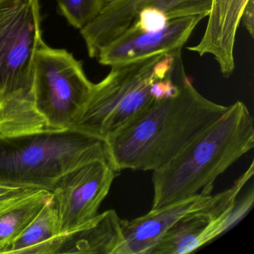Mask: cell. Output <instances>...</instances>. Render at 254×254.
<instances>
[{
  "label": "cell",
  "mask_w": 254,
  "mask_h": 254,
  "mask_svg": "<svg viewBox=\"0 0 254 254\" xmlns=\"http://www.w3.org/2000/svg\"><path fill=\"white\" fill-rule=\"evenodd\" d=\"M228 108L202 96L187 76L176 95L154 102L105 139L108 163L117 172L157 170L221 118Z\"/></svg>",
  "instance_id": "1"
},
{
  "label": "cell",
  "mask_w": 254,
  "mask_h": 254,
  "mask_svg": "<svg viewBox=\"0 0 254 254\" xmlns=\"http://www.w3.org/2000/svg\"><path fill=\"white\" fill-rule=\"evenodd\" d=\"M254 147V119L243 102L225 114L152 175L151 209L197 194L210 195L217 178Z\"/></svg>",
  "instance_id": "2"
},
{
  "label": "cell",
  "mask_w": 254,
  "mask_h": 254,
  "mask_svg": "<svg viewBox=\"0 0 254 254\" xmlns=\"http://www.w3.org/2000/svg\"><path fill=\"white\" fill-rule=\"evenodd\" d=\"M44 43L40 0H0V134L47 129L33 97L35 59Z\"/></svg>",
  "instance_id": "3"
},
{
  "label": "cell",
  "mask_w": 254,
  "mask_h": 254,
  "mask_svg": "<svg viewBox=\"0 0 254 254\" xmlns=\"http://www.w3.org/2000/svg\"><path fill=\"white\" fill-rule=\"evenodd\" d=\"M108 160L105 141L73 128L0 134V184L52 191L64 175Z\"/></svg>",
  "instance_id": "4"
},
{
  "label": "cell",
  "mask_w": 254,
  "mask_h": 254,
  "mask_svg": "<svg viewBox=\"0 0 254 254\" xmlns=\"http://www.w3.org/2000/svg\"><path fill=\"white\" fill-rule=\"evenodd\" d=\"M181 51L111 66L71 128L105 141L126 127L155 102L154 84L184 63Z\"/></svg>",
  "instance_id": "5"
},
{
  "label": "cell",
  "mask_w": 254,
  "mask_h": 254,
  "mask_svg": "<svg viewBox=\"0 0 254 254\" xmlns=\"http://www.w3.org/2000/svg\"><path fill=\"white\" fill-rule=\"evenodd\" d=\"M94 84L82 62L62 49L43 44L34 68L35 109L48 129L71 128L84 111Z\"/></svg>",
  "instance_id": "6"
},
{
  "label": "cell",
  "mask_w": 254,
  "mask_h": 254,
  "mask_svg": "<svg viewBox=\"0 0 254 254\" xmlns=\"http://www.w3.org/2000/svg\"><path fill=\"white\" fill-rule=\"evenodd\" d=\"M117 173L108 160H96L59 179L51 192L62 234L79 228L99 214Z\"/></svg>",
  "instance_id": "7"
},
{
  "label": "cell",
  "mask_w": 254,
  "mask_h": 254,
  "mask_svg": "<svg viewBox=\"0 0 254 254\" xmlns=\"http://www.w3.org/2000/svg\"><path fill=\"white\" fill-rule=\"evenodd\" d=\"M211 4L212 0H113L80 32L89 56L96 59L105 46L134 23L142 10H159L171 20L197 14L207 17Z\"/></svg>",
  "instance_id": "8"
},
{
  "label": "cell",
  "mask_w": 254,
  "mask_h": 254,
  "mask_svg": "<svg viewBox=\"0 0 254 254\" xmlns=\"http://www.w3.org/2000/svg\"><path fill=\"white\" fill-rule=\"evenodd\" d=\"M205 17L197 14L174 19L157 31L138 30L131 26L105 46L96 59L100 64L112 66L182 50Z\"/></svg>",
  "instance_id": "9"
},
{
  "label": "cell",
  "mask_w": 254,
  "mask_h": 254,
  "mask_svg": "<svg viewBox=\"0 0 254 254\" xmlns=\"http://www.w3.org/2000/svg\"><path fill=\"white\" fill-rule=\"evenodd\" d=\"M212 195L197 194L181 201L151 209L142 216L123 220V236L114 254H151L172 226L207 206Z\"/></svg>",
  "instance_id": "10"
},
{
  "label": "cell",
  "mask_w": 254,
  "mask_h": 254,
  "mask_svg": "<svg viewBox=\"0 0 254 254\" xmlns=\"http://www.w3.org/2000/svg\"><path fill=\"white\" fill-rule=\"evenodd\" d=\"M249 0H212L204 34L200 42L188 50L200 57L209 55L215 59L224 78L233 75L236 33L242 13Z\"/></svg>",
  "instance_id": "11"
},
{
  "label": "cell",
  "mask_w": 254,
  "mask_h": 254,
  "mask_svg": "<svg viewBox=\"0 0 254 254\" xmlns=\"http://www.w3.org/2000/svg\"><path fill=\"white\" fill-rule=\"evenodd\" d=\"M123 218L114 209L95 218L65 235L59 254H114L123 236Z\"/></svg>",
  "instance_id": "12"
},
{
  "label": "cell",
  "mask_w": 254,
  "mask_h": 254,
  "mask_svg": "<svg viewBox=\"0 0 254 254\" xmlns=\"http://www.w3.org/2000/svg\"><path fill=\"white\" fill-rule=\"evenodd\" d=\"M64 236L52 194L50 200L5 254H58Z\"/></svg>",
  "instance_id": "13"
},
{
  "label": "cell",
  "mask_w": 254,
  "mask_h": 254,
  "mask_svg": "<svg viewBox=\"0 0 254 254\" xmlns=\"http://www.w3.org/2000/svg\"><path fill=\"white\" fill-rule=\"evenodd\" d=\"M210 203L172 226L151 254H190L209 243L211 224L216 219Z\"/></svg>",
  "instance_id": "14"
},
{
  "label": "cell",
  "mask_w": 254,
  "mask_h": 254,
  "mask_svg": "<svg viewBox=\"0 0 254 254\" xmlns=\"http://www.w3.org/2000/svg\"><path fill=\"white\" fill-rule=\"evenodd\" d=\"M51 197V191L38 190L0 209V254H5Z\"/></svg>",
  "instance_id": "15"
},
{
  "label": "cell",
  "mask_w": 254,
  "mask_h": 254,
  "mask_svg": "<svg viewBox=\"0 0 254 254\" xmlns=\"http://www.w3.org/2000/svg\"><path fill=\"white\" fill-rule=\"evenodd\" d=\"M57 2L68 23L79 30L94 20L103 8V0H57Z\"/></svg>",
  "instance_id": "16"
},
{
  "label": "cell",
  "mask_w": 254,
  "mask_h": 254,
  "mask_svg": "<svg viewBox=\"0 0 254 254\" xmlns=\"http://www.w3.org/2000/svg\"><path fill=\"white\" fill-rule=\"evenodd\" d=\"M254 201V190H251L246 196L243 197L240 201H236V204L230 209V212L222 220L218 228V234L220 236L224 234L227 230L239 223L250 209L252 207Z\"/></svg>",
  "instance_id": "17"
},
{
  "label": "cell",
  "mask_w": 254,
  "mask_h": 254,
  "mask_svg": "<svg viewBox=\"0 0 254 254\" xmlns=\"http://www.w3.org/2000/svg\"><path fill=\"white\" fill-rule=\"evenodd\" d=\"M169 20L164 13L159 10L148 8L139 13L131 26L138 30L157 31L163 29Z\"/></svg>",
  "instance_id": "18"
},
{
  "label": "cell",
  "mask_w": 254,
  "mask_h": 254,
  "mask_svg": "<svg viewBox=\"0 0 254 254\" xmlns=\"http://www.w3.org/2000/svg\"><path fill=\"white\" fill-rule=\"evenodd\" d=\"M38 190H41L0 184V209L33 194Z\"/></svg>",
  "instance_id": "19"
},
{
  "label": "cell",
  "mask_w": 254,
  "mask_h": 254,
  "mask_svg": "<svg viewBox=\"0 0 254 254\" xmlns=\"http://www.w3.org/2000/svg\"><path fill=\"white\" fill-rule=\"evenodd\" d=\"M241 23L245 26L251 38L254 34V0H249L242 13Z\"/></svg>",
  "instance_id": "20"
},
{
  "label": "cell",
  "mask_w": 254,
  "mask_h": 254,
  "mask_svg": "<svg viewBox=\"0 0 254 254\" xmlns=\"http://www.w3.org/2000/svg\"><path fill=\"white\" fill-rule=\"evenodd\" d=\"M111 1H113V0H103V6L108 2H111Z\"/></svg>",
  "instance_id": "21"
}]
</instances>
